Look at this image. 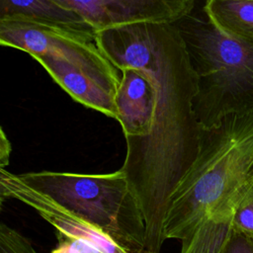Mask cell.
<instances>
[{
    "mask_svg": "<svg viewBox=\"0 0 253 253\" xmlns=\"http://www.w3.org/2000/svg\"><path fill=\"white\" fill-rule=\"evenodd\" d=\"M174 24L197 77L193 110L201 127L253 111V46L222 34L204 5Z\"/></svg>",
    "mask_w": 253,
    "mask_h": 253,
    "instance_id": "cell-3",
    "label": "cell"
},
{
    "mask_svg": "<svg viewBox=\"0 0 253 253\" xmlns=\"http://www.w3.org/2000/svg\"><path fill=\"white\" fill-rule=\"evenodd\" d=\"M225 253H253V239L233 229Z\"/></svg>",
    "mask_w": 253,
    "mask_h": 253,
    "instance_id": "cell-15",
    "label": "cell"
},
{
    "mask_svg": "<svg viewBox=\"0 0 253 253\" xmlns=\"http://www.w3.org/2000/svg\"><path fill=\"white\" fill-rule=\"evenodd\" d=\"M34 59L73 100L117 120L115 99L118 89L63 60L42 55Z\"/></svg>",
    "mask_w": 253,
    "mask_h": 253,
    "instance_id": "cell-9",
    "label": "cell"
},
{
    "mask_svg": "<svg viewBox=\"0 0 253 253\" xmlns=\"http://www.w3.org/2000/svg\"><path fill=\"white\" fill-rule=\"evenodd\" d=\"M0 253H38L18 231L5 223L0 224Z\"/></svg>",
    "mask_w": 253,
    "mask_h": 253,
    "instance_id": "cell-12",
    "label": "cell"
},
{
    "mask_svg": "<svg viewBox=\"0 0 253 253\" xmlns=\"http://www.w3.org/2000/svg\"><path fill=\"white\" fill-rule=\"evenodd\" d=\"M0 43L37 56H50L80 68L118 89L117 68L96 40L63 30L24 21H0Z\"/></svg>",
    "mask_w": 253,
    "mask_h": 253,
    "instance_id": "cell-5",
    "label": "cell"
},
{
    "mask_svg": "<svg viewBox=\"0 0 253 253\" xmlns=\"http://www.w3.org/2000/svg\"><path fill=\"white\" fill-rule=\"evenodd\" d=\"M96 42L117 69H143L157 102L150 133L126 142L122 166L142 211L147 253H160L170 197L196 160L202 127L193 110L197 77L175 24L139 23L96 32Z\"/></svg>",
    "mask_w": 253,
    "mask_h": 253,
    "instance_id": "cell-1",
    "label": "cell"
},
{
    "mask_svg": "<svg viewBox=\"0 0 253 253\" xmlns=\"http://www.w3.org/2000/svg\"><path fill=\"white\" fill-rule=\"evenodd\" d=\"M77 13L95 32L139 23L174 24L197 0H54Z\"/></svg>",
    "mask_w": 253,
    "mask_h": 253,
    "instance_id": "cell-6",
    "label": "cell"
},
{
    "mask_svg": "<svg viewBox=\"0 0 253 253\" xmlns=\"http://www.w3.org/2000/svg\"><path fill=\"white\" fill-rule=\"evenodd\" d=\"M233 229L253 239V188L235 213Z\"/></svg>",
    "mask_w": 253,
    "mask_h": 253,
    "instance_id": "cell-14",
    "label": "cell"
},
{
    "mask_svg": "<svg viewBox=\"0 0 253 253\" xmlns=\"http://www.w3.org/2000/svg\"><path fill=\"white\" fill-rule=\"evenodd\" d=\"M16 199L33 208L58 232L84 239L104 253H126L90 223L22 181L18 174L0 169V200Z\"/></svg>",
    "mask_w": 253,
    "mask_h": 253,
    "instance_id": "cell-7",
    "label": "cell"
},
{
    "mask_svg": "<svg viewBox=\"0 0 253 253\" xmlns=\"http://www.w3.org/2000/svg\"><path fill=\"white\" fill-rule=\"evenodd\" d=\"M204 9L222 34L253 46V0H206Z\"/></svg>",
    "mask_w": 253,
    "mask_h": 253,
    "instance_id": "cell-11",
    "label": "cell"
},
{
    "mask_svg": "<svg viewBox=\"0 0 253 253\" xmlns=\"http://www.w3.org/2000/svg\"><path fill=\"white\" fill-rule=\"evenodd\" d=\"M57 245L50 253H104L90 242L56 231Z\"/></svg>",
    "mask_w": 253,
    "mask_h": 253,
    "instance_id": "cell-13",
    "label": "cell"
},
{
    "mask_svg": "<svg viewBox=\"0 0 253 253\" xmlns=\"http://www.w3.org/2000/svg\"><path fill=\"white\" fill-rule=\"evenodd\" d=\"M19 178L90 223L126 253H147L142 211L122 169L107 174L30 172Z\"/></svg>",
    "mask_w": 253,
    "mask_h": 253,
    "instance_id": "cell-4",
    "label": "cell"
},
{
    "mask_svg": "<svg viewBox=\"0 0 253 253\" xmlns=\"http://www.w3.org/2000/svg\"><path fill=\"white\" fill-rule=\"evenodd\" d=\"M0 132V167L5 168V166L9 164V158L12 147L3 128H1Z\"/></svg>",
    "mask_w": 253,
    "mask_h": 253,
    "instance_id": "cell-16",
    "label": "cell"
},
{
    "mask_svg": "<svg viewBox=\"0 0 253 253\" xmlns=\"http://www.w3.org/2000/svg\"><path fill=\"white\" fill-rule=\"evenodd\" d=\"M252 188L253 111L202 127L198 156L170 197L165 239L180 240V253H225Z\"/></svg>",
    "mask_w": 253,
    "mask_h": 253,
    "instance_id": "cell-2",
    "label": "cell"
},
{
    "mask_svg": "<svg viewBox=\"0 0 253 253\" xmlns=\"http://www.w3.org/2000/svg\"><path fill=\"white\" fill-rule=\"evenodd\" d=\"M116 93L117 121L126 142L147 136L152 128L157 94L150 76L141 68L125 66Z\"/></svg>",
    "mask_w": 253,
    "mask_h": 253,
    "instance_id": "cell-8",
    "label": "cell"
},
{
    "mask_svg": "<svg viewBox=\"0 0 253 253\" xmlns=\"http://www.w3.org/2000/svg\"><path fill=\"white\" fill-rule=\"evenodd\" d=\"M0 21H24L96 40V32L74 11L54 0H0Z\"/></svg>",
    "mask_w": 253,
    "mask_h": 253,
    "instance_id": "cell-10",
    "label": "cell"
}]
</instances>
